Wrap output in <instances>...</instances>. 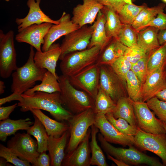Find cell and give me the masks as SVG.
Wrapping results in <instances>:
<instances>
[{"mask_svg":"<svg viewBox=\"0 0 166 166\" xmlns=\"http://www.w3.org/2000/svg\"><path fill=\"white\" fill-rule=\"evenodd\" d=\"M22 96V100L18 103L22 112L30 111L32 109L43 110L61 122H68L73 115L63 107L60 92L48 93L38 91L31 96L23 94Z\"/></svg>","mask_w":166,"mask_h":166,"instance_id":"cell-1","label":"cell"},{"mask_svg":"<svg viewBox=\"0 0 166 166\" xmlns=\"http://www.w3.org/2000/svg\"><path fill=\"white\" fill-rule=\"evenodd\" d=\"M34 47L30 46V52L26 62L22 66L18 67L12 74V82L11 91L22 95L34 87L37 81H41L47 71L35 64L34 57L35 54Z\"/></svg>","mask_w":166,"mask_h":166,"instance_id":"cell-2","label":"cell"},{"mask_svg":"<svg viewBox=\"0 0 166 166\" xmlns=\"http://www.w3.org/2000/svg\"><path fill=\"white\" fill-rule=\"evenodd\" d=\"M60 97L63 105L73 114L87 109H94V100L85 92L73 86L68 77L62 75L59 76Z\"/></svg>","mask_w":166,"mask_h":166,"instance_id":"cell-3","label":"cell"},{"mask_svg":"<svg viewBox=\"0 0 166 166\" xmlns=\"http://www.w3.org/2000/svg\"><path fill=\"white\" fill-rule=\"evenodd\" d=\"M101 51L100 46L96 45L66 54L60 59L62 75L70 77L96 63Z\"/></svg>","mask_w":166,"mask_h":166,"instance_id":"cell-4","label":"cell"},{"mask_svg":"<svg viewBox=\"0 0 166 166\" xmlns=\"http://www.w3.org/2000/svg\"><path fill=\"white\" fill-rule=\"evenodd\" d=\"M101 146L106 154L119 160L129 165L144 164L151 166H164L157 158L148 156L135 148H128L115 147L106 141L101 133L98 134Z\"/></svg>","mask_w":166,"mask_h":166,"instance_id":"cell-5","label":"cell"},{"mask_svg":"<svg viewBox=\"0 0 166 166\" xmlns=\"http://www.w3.org/2000/svg\"><path fill=\"white\" fill-rule=\"evenodd\" d=\"M95 115L94 109H90L73 115L68 121L69 137L67 153L74 149L83 139L89 127L94 124Z\"/></svg>","mask_w":166,"mask_h":166,"instance_id":"cell-6","label":"cell"},{"mask_svg":"<svg viewBox=\"0 0 166 166\" xmlns=\"http://www.w3.org/2000/svg\"><path fill=\"white\" fill-rule=\"evenodd\" d=\"M14 38L13 30L5 34L0 30V75L2 78L9 77L18 68Z\"/></svg>","mask_w":166,"mask_h":166,"instance_id":"cell-7","label":"cell"},{"mask_svg":"<svg viewBox=\"0 0 166 166\" xmlns=\"http://www.w3.org/2000/svg\"><path fill=\"white\" fill-rule=\"evenodd\" d=\"M7 146L19 158L28 161L32 166L40 154L37 141L27 132L15 134L7 141Z\"/></svg>","mask_w":166,"mask_h":166,"instance_id":"cell-8","label":"cell"},{"mask_svg":"<svg viewBox=\"0 0 166 166\" xmlns=\"http://www.w3.org/2000/svg\"><path fill=\"white\" fill-rule=\"evenodd\" d=\"M100 87L116 104L121 98L127 96L125 83L110 65H99Z\"/></svg>","mask_w":166,"mask_h":166,"instance_id":"cell-9","label":"cell"},{"mask_svg":"<svg viewBox=\"0 0 166 166\" xmlns=\"http://www.w3.org/2000/svg\"><path fill=\"white\" fill-rule=\"evenodd\" d=\"M100 66L96 63L68 78L73 86L95 100L100 86Z\"/></svg>","mask_w":166,"mask_h":166,"instance_id":"cell-10","label":"cell"},{"mask_svg":"<svg viewBox=\"0 0 166 166\" xmlns=\"http://www.w3.org/2000/svg\"><path fill=\"white\" fill-rule=\"evenodd\" d=\"M134 138V145L156 154L161 159L164 165L166 166V134L148 133L138 127Z\"/></svg>","mask_w":166,"mask_h":166,"instance_id":"cell-11","label":"cell"},{"mask_svg":"<svg viewBox=\"0 0 166 166\" xmlns=\"http://www.w3.org/2000/svg\"><path fill=\"white\" fill-rule=\"evenodd\" d=\"M131 101L134 108L138 128L148 133L166 134L162 121L155 117L146 102Z\"/></svg>","mask_w":166,"mask_h":166,"instance_id":"cell-12","label":"cell"},{"mask_svg":"<svg viewBox=\"0 0 166 166\" xmlns=\"http://www.w3.org/2000/svg\"><path fill=\"white\" fill-rule=\"evenodd\" d=\"M93 30V25H86L65 35L60 45L61 54L59 59L69 53L87 48Z\"/></svg>","mask_w":166,"mask_h":166,"instance_id":"cell-13","label":"cell"},{"mask_svg":"<svg viewBox=\"0 0 166 166\" xmlns=\"http://www.w3.org/2000/svg\"><path fill=\"white\" fill-rule=\"evenodd\" d=\"M94 124L99 129L104 139L109 142L123 147L134 145V136L121 132L109 121L105 115L96 114Z\"/></svg>","mask_w":166,"mask_h":166,"instance_id":"cell-14","label":"cell"},{"mask_svg":"<svg viewBox=\"0 0 166 166\" xmlns=\"http://www.w3.org/2000/svg\"><path fill=\"white\" fill-rule=\"evenodd\" d=\"M104 6L96 0H83V3L73 8L72 21L80 28L93 23Z\"/></svg>","mask_w":166,"mask_h":166,"instance_id":"cell-15","label":"cell"},{"mask_svg":"<svg viewBox=\"0 0 166 166\" xmlns=\"http://www.w3.org/2000/svg\"><path fill=\"white\" fill-rule=\"evenodd\" d=\"M52 25L45 22L31 25L18 32L15 36V39L18 42L30 44L36 51H42L41 45L44 44L45 36Z\"/></svg>","mask_w":166,"mask_h":166,"instance_id":"cell-16","label":"cell"},{"mask_svg":"<svg viewBox=\"0 0 166 166\" xmlns=\"http://www.w3.org/2000/svg\"><path fill=\"white\" fill-rule=\"evenodd\" d=\"M41 2V0H27V4L29 10L27 15L24 18H18L15 19L18 32L34 24H40L45 22L57 24L59 23V19L53 20L42 10L40 6Z\"/></svg>","mask_w":166,"mask_h":166,"instance_id":"cell-17","label":"cell"},{"mask_svg":"<svg viewBox=\"0 0 166 166\" xmlns=\"http://www.w3.org/2000/svg\"><path fill=\"white\" fill-rule=\"evenodd\" d=\"M70 14L64 12L59 23L53 24L44 38L42 47V51H47L51 45L60 37L65 36L80 27L72 21Z\"/></svg>","mask_w":166,"mask_h":166,"instance_id":"cell-18","label":"cell"},{"mask_svg":"<svg viewBox=\"0 0 166 166\" xmlns=\"http://www.w3.org/2000/svg\"><path fill=\"white\" fill-rule=\"evenodd\" d=\"M90 128L84 138L73 151L66 153L62 162L64 166H89L91 152L89 139L91 136Z\"/></svg>","mask_w":166,"mask_h":166,"instance_id":"cell-19","label":"cell"},{"mask_svg":"<svg viewBox=\"0 0 166 166\" xmlns=\"http://www.w3.org/2000/svg\"><path fill=\"white\" fill-rule=\"evenodd\" d=\"M166 87V66L148 74L142 84V101L147 102Z\"/></svg>","mask_w":166,"mask_h":166,"instance_id":"cell-20","label":"cell"},{"mask_svg":"<svg viewBox=\"0 0 166 166\" xmlns=\"http://www.w3.org/2000/svg\"><path fill=\"white\" fill-rule=\"evenodd\" d=\"M61 54L60 45L53 43L46 51H36L34 59L38 67L46 69L58 78L56 72L57 61Z\"/></svg>","mask_w":166,"mask_h":166,"instance_id":"cell-21","label":"cell"},{"mask_svg":"<svg viewBox=\"0 0 166 166\" xmlns=\"http://www.w3.org/2000/svg\"><path fill=\"white\" fill-rule=\"evenodd\" d=\"M69 137V129L59 137L49 136L47 151L50 158L51 166L62 165L65 156V149Z\"/></svg>","mask_w":166,"mask_h":166,"instance_id":"cell-22","label":"cell"},{"mask_svg":"<svg viewBox=\"0 0 166 166\" xmlns=\"http://www.w3.org/2000/svg\"><path fill=\"white\" fill-rule=\"evenodd\" d=\"M127 47L116 38H111L107 45L101 51L96 64L99 65H110L124 55Z\"/></svg>","mask_w":166,"mask_h":166,"instance_id":"cell-23","label":"cell"},{"mask_svg":"<svg viewBox=\"0 0 166 166\" xmlns=\"http://www.w3.org/2000/svg\"><path fill=\"white\" fill-rule=\"evenodd\" d=\"M30 111L44 126L48 136L59 137L69 128L68 124L52 119L44 114L41 110L32 109Z\"/></svg>","mask_w":166,"mask_h":166,"instance_id":"cell-24","label":"cell"},{"mask_svg":"<svg viewBox=\"0 0 166 166\" xmlns=\"http://www.w3.org/2000/svg\"><path fill=\"white\" fill-rule=\"evenodd\" d=\"M159 30L149 26L138 32L137 44L148 54L158 48L160 45L158 39Z\"/></svg>","mask_w":166,"mask_h":166,"instance_id":"cell-25","label":"cell"},{"mask_svg":"<svg viewBox=\"0 0 166 166\" xmlns=\"http://www.w3.org/2000/svg\"><path fill=\"white\" fill-rule=\"evenodd\" d=\"M105 17L101 10L93 23V32L87 48L98 45L101 47V51L109 42L111 38L108 37L106 34L105 28Z\"/></svg>","mask_w":166,"mask_h":166,"instance_id":"cell-26","label":"cell"},{"mask_svg":"<svg viewBox=\"0 0 166 166\" xmlns=\"http://www.w3.org/2000/svg\"><path fill=\"white\" fill-rule=\"evenodd\" d=\"M34 122L29 118L13 120L9 118L0 121V140L5 141L8 136L15 135L19 130L27 131Z\"/></svg>","mask_w":166,"mask_h":166,"instance_id":"cell-27","label":"cell"},{"mask_svg":"<svg viewBox=\"0 0 166 166\" xmlns=\"http://www.w3.org/2000/svg\"><path fill=\"white\" fill-rule=\"evenodd\" d=\"M111 113L115 118H123L131 125L138 128L134 108L128 97L120 98Z\"/></svg>","mask_w":166,"mask_h":166,"instance_id":"cell-28","label":"cell"},{"mask_svg":"<svg viewBox=\"0 0 166 166\" xmlns=\"http://www.w3.org/2000/svg\"><path fill=\"white\" fill-rule=\"evenodd\" d=\"M165 7L166 4L164 3L151 7L146 6L140 12L132 26L138 32L145 28L159 12L164 11Z\"/></svg>","mask_w":166,"mask_h":166,"instance_id":"cell-29","label":"cell"},{"mask_svg":"<svg viewBox=\"0 0 166 166\" xmlns=\"http://www.w3.org/2000/svg\"><path fill=\"white\" fill-rule=\"evenodd\" d=\"M41 81L40 84L35 85L23 94L31 96L38 91L48 93L60 92L61 89L58 78L49 71H47Z\"/></svg>","mask_w":166,"mask_h":166,"instance_id":"cell-30","label":"cell"},{"mask_svg":"<svg viewBox=\"0 0 166 166\" xmlns=\"http://www.w3.org/2000/svg\"><path fill=\"white\" fill-rule=\"evenodd\" d=\"M101 11L105 17V28L107 36L109 38H117L123 25L117 13L105 6Z\"/></svg>","mask_w":166,"mask_h":166,"instance_id":"cell-31","label":"cell"},{"mask_svg":"<svg viewBox=\"0 0 166 166\" xmlns=\"http://www.w3.org/2000/svg\"><path fill=\"white\" fill-rule=\"evenodd\" d=\"M91 141L90 147L91 156L90 164V165L97 166H108L104 154L97 140V135L99 131V129L93 124L91 127Z\"/></svg>","mask_w":166,"mask_h":166,"instance_id":"cell-32","label":"cell"},{"mask_svg":"<svg viewBox=\"0 0 166 166\" xmlns=\"http://www.w3.org/2000/svg\"><path fill=\"white\" fill-rule=\"evenodd\" d=\"M34 123L26 131L30 135L36 139L38 144V150L40 153L47 151L49 136L45 128L39 120L34 115Z\"/></svg>","mask_w":166,"mask_h":166,"instance_id":"cell-33","label":"cell"},{"mask_svg":"<svg viewBox=\"0 0 166 166\" xmlns=\"http://www.w3.org/2000/svg\"><path fill=\"white\" fill-rule=\"evenodd\" d=\"M125 81L128 97L134 101H142V84L131 70L127 73Z\"/></svg>","mask_w":166,"mask_h":166,"instance_id":"cell-34","label":"cell"},{"mask_svg":"<svg viewBox=\"0 0 166 166\" xmlns=\"http://www.w3.org/2000/svg\"><path fill=\"white\" fill-rule=\"evenodd\" d=\"M116 105V104L100 86L94 100V111L95 113L105 115L112 113Z\"/></svg>","mask_w":166,"mask_h":166,"instance_id":"cell-35","label":"cell"},{"mask_svg":"<svg viewBox=\"0 0 166 166\" xmlns=\"http://www.w3.org/2000/svg\"><path fill=\"white\" fill-rule=\"evenodd\" d=\"M147 6L145 3L137 5L131 2L125 4L117 14L123 24L132 25L140 12Z\"/></svg>","mask_w":166,"mask_h":166,"instance_id":"cell-36","label":"cell"},{"mask_svg":"<svg viewBox=\"0 0 166 166\" xmlns=\"http://www.w3.org/2000/svg\"><path fill=\"white\" fill-rule=\"evenodd\" d=\"M165 66H166V43L149 54L147 62V75Z\"/></svg>","mask_w":166,"mask_h":166,"instance_id":"cell-37","label":"cell"},{"mask_svg":"<svg viewBox=\"0 0 166 166\" xmlns=\"http://www.w3.org/2000/svg\"><path fill=\"white\" fill-rule=\"evenodd\" d=\"M138 32L131 25L123 24L117 39L128 47L137 44Z\"/></svg>","mask_w":166,"mask_h":166,"instance_id":"cell-38","label":"cell"},{"mask_svg":"<svg viewBox=\"0 0 166 166\" xmlns=\"http://www.w3.org/2000/svg\"><path fill=\"white\" fill-rule=\"evenodd\" d=\"M105 116L109 121L122 133L133 136L136 134L137 128L131 125L125 120L120 118L116 119L110 113L106 114Z\"/></svg>","mask_w":166,"mask_h":166,"instance_id":"cell-39","label":"cell"},{"mask_svg":"<svg viewBox=\"0 0 166 166\" xmlns=\"http://www.w3.org/2000/svg\"><path fill=\"white\" fill-rule=\"evenodd\" d=\"M132 65V64L124 56H122L110 65L120 78L125 83L126 76L128 72L131 70Z\"/></svg>","mask_w":166,"mask_h":166,"instance_id":"cell-40","label":"cell"},{"mask_svg":"<svg viewBox=\"0 0 166 166\" xmlns=\"http://www.w3.org/2000/svg\"><path fill=\"white\" fill-rule=\"evenodd\" d=\"M146 102L149 108L153 111L159 119L162 121L166 122V102L155 96Z\"/></svg>","mask_w":166,"mask_h":166,"instance_id":"cell-41","label":"cell"},{"mask_svg":"<svg viewBox=\"0 0 166 166\" xmlns=\"http://www.w3.org/2000/svg\"><path fill=\"white\" fill-rule=\"evenodd\" d=\"M0 156L5 158L8 163L16 166H30L27 161L19 158L11 150L2 144H0Z\"/></svg>","mask_w":166,"mask_h":166,"instance_id":"cell-42","label":"cell"},{"mask_svg":"<svg viewBox=\"0 0 166 166\" xmlns=\"http://www.w3.org/2000/svg\"><path fill=\"white\" fill-rule=\"evenodd\" d=\"M150 54L132 64L131 70L137 76L142 84L145 82L147 75V62Z\"/></svg>","mask_w":166,"mask_h":166,"instance_id":"cell-43","label":"cell"},{"mask_svg":"<svg viewBox=\"0 0 166 166\" xmlns=\"http://www.w3.org/2000/svg\"><path fill=\"white\" fill-rule=\"evenodd\" d=\"M148 54L136 44L130 47H127L123 56L133 64Z\"/></svg>","mask_w":166,"mask_h":166,"instance_id":"cell-44","label":"cell"},{"mask_svg":"<svg viewBox=\"0 0 166 166\" xmlns=\"http://www.w3.org/2000/svg\"><path fill=\"white\" fill-rule=\"evenodd\" d=\"M103 6L108 7L117 13L126 3L132 2V0H96Z\"/></svg>","mask_w":166,"mask_h":166,"instance_id":"cell-45","label":"cell"},{"mask_svg":"<svg viewBox=\"0 0 166 166\" xmlns=\"http://www.w3.org/2000/svg\"><path fill=\"white\" fill-rule=\"evenodd\" d=\"M149 26L156 28L159 30L166 29V14L163 11L159 12L146 27Z\"/></svg>","mask_w":166,"mask_h":166,"instance_id":"cell-46","label":"cell"},{"mask_svg":"<svg viewBox=\"0 0 166 166\" xmlns=\"http://www.w3.org/2000/svg\"><path fill=\"white\" fill-rule=\"evenodd\" d=\"M51 166V161L49 154L46 152L40 153L36 161L33 166Z\"/></svg>","mask_w":166,"mask_h":166,"instance_id":"cell-47","label":"cell"},{"mask_svg":"<svg viewBox=\"0 0 166 166\" xmlns=\"http://www.w3.org/2000/svg\"><path fill=\"white\" fill-rule=\"evenodd\" d=\"M18 106V104H15L6 107L1 106L0 107V120L2 121L7 119L11 113Z\"/></svg>","mask_w":166,"mask_h":166,"instance_id":"cell-48","label":"cell"},{"mask_svg":"<svg viewBox=\"0 0 166 166\" xmlns=\"http://www.w3.org/2000/svg\"><path fill=\"white\" fill-rule=\"evenodd\" d=\"M22 99V95L13 93L11 95L0 99V106L7 102H10L14 101H20Z\"/></svg>","mask_w":166,"mask_h":166,"instance_id":"cell-49","label":"cell"},{"mask_svg":"<svg viewBox=\"0 0 166 166\" xmlns=\"http://www.w3.org/2000/svg\"><path fill=\"white\" fill-rule=\"evenodd\" d=\"M158 39L160 45L166 43V29L160 30L158 32Z\"/></svg>","mask_w":166,"mask_h":166,"instance_id":"cell-50","label":"cell"},{"mask_svg":"<svg viewBox=\"0 0 166 166\" xmlns=\"http://www.w3.org/2000/svg\"><path fill=\"white\" fill-rule=\"evenodd\" d=\"M108 158L118 166H128L129 165L127 164L124 162L110 155L107 154Z\"/></svg>","mask_w":166,"mask_h":166,"instance_id":"cell-51","label":"cell"},{"mask_svg":"<svg viewBox=\"0 0 166 166\" xmlns=\"http://www.w3.org/2000/svg\"><path fill=\"white\" fill-rule=\"evenodd\" d=\"M155 96L160 100L166 102V87L157 93Z\"/></svg>","mask_w":166,"mask_h":166,"instance_id":"cell-52","label":"cell"},{"mask_svg":"<svg viewBox=\"0 0 166 166\" xmlns=\"http://www.w3.org/2000/svg\"><path fill=\"white\" fill-rule=\"evenodd\" d=\"M5 85L4 82L2 81H0V94L3 93L5 91Z\"/></svg>","mask_w":166,"mask_h":166,"instance_id":"cell-53","label":"cell"},{"mask_svg":"<svg viewBox=\"0 0 166 166\" xmlns=\"http://www.w3.org/2000/svg\"><path fill=\"white\" fill-rule=\"evenodd\" d=\"M8 164H9L8 163V162H7L6 160L4 158L0 157V166H8V165H7Z\"/></svg>","mask_w":166,"mask_h":166,"instance_id":"cell-54","label":"cell"},{"mask_svg":"<svg viewBox=\"0 0 166 166\" xmlns=\"http://www.w3.org/2000/svg\"><path fill=\"white\" fill-rule=\"evenodd\" d=\"M163 127L166 132V122L162 121Z\"/></svg>","mask_w":166,"mask_h":166,"instance_id":"cell-55","label":"cell"},{"mask_svg":"<svg viewBox=\"0 0 166 166\" xmlns=\"http://www.w3.org/2000/svg\"><path fill=\"white\" fill-rule=\"evenodd\" d=\"M164 2L166 3V0H162Z\"/></svg>","mask_w":166,"mask_h":166,"instance_id":"cell-56","label":"cell"},{"mask_svg":"<svg viewBox=\"0 0 166 166\" xmlns=\"http://www.w3.org/2000/svg\"><path fill=\"white\" fill-rule=\"evenodd\" d=\"M4 0V1H6V2H8V1H10V0Z\"/></svg>","mask_w":166,"mask_h":166,"instance_id":"cell-57","label":"cell"},{"mask_svg":"<svg viewBox=\"0 0 166 166\" xmlns=\"http://www.w3.org/2000/svg\"><path fill=\"white\" fill-rule=\"evenodd\" d=\"M165 10H166V7H165Z\"/></svg>","mask_w":166,"mask_h":166,"instance_id":"cell-58","label":"cell"}]
</instances>
